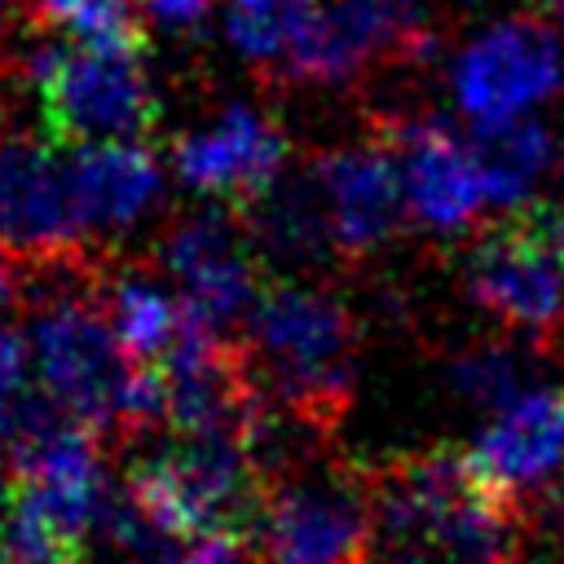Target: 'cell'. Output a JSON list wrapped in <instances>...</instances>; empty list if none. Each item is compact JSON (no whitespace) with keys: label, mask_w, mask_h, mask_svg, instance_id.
<instances>
[{"label":"cell","mask_w":564,"mask_h":564,"mask_svg":"<svg viewBox=\"0 0 564 564\" xmlns=\"http://www.w3.org/2000/svg\"><path fill=\"white\" fill-rule=\"evenodd\" d=\"M44 18L79 44L97 48H141V4L132 0H40Z\"/></svg>","instance_id":"cell-22"},{"label":"cell","mask_w":564,"mask_h":564,"mask_svg":"<svg viewBox=\"0 0 564 564\" xmlns=\"http://www.w3.org/2000/svg\"><path fill=\"white\" fill-rule=\"evenodd\" d=\"M308 181L322 198V212H326V225H330L339 256L379 251L401 229V220L410 216L401 163H397L388 141L335 145V150L313 159Z\"/></svg>","instance_id":"cell-12"},{"label":"cell","mask_w":564,"mask_h":564,"mask_svg":"<svg viewBox=\"0 0 564 564\" xmlns=\"http://www.w3.org/2000/svg\"><path fill=\"white\" fill-rule=\"evenodd\" d=\"M26 366H31V348L18 330L0 326V441H9L31 405L26 392Z\"/></svg>","instance_id":"cell-24"},{"label":"cell","mask_w":564,"mask_h":564,"mask_svg":"<svg viewBox=\"0 0 564 564\" xmlns=\"http://www.w3.org/2000/svg\"><path fill=\"white\" fill-rule=\"evenodd\" d=\"M260 564H370L375 485L348 467H300L264 489L251 524Z\"/></svg>","instance_id":"cell-6"},{"label":"cell","mask_w":564,"mask_h":564,"mask_svg":"<svg viewBox=\"0 0 564 564\" xmlns=\"http://www.w3.org/2000/svg\"><path fill=\"white\" fill-rule=\"evenodd\" d=\"M538 9H542V18H551L555 26H564V0H538Z\"/></svg>","instance_id":"cell-29"},{"label":"cell","mask_w":564,"mask_h":564,"mask_svg":"<svg viewBox=\"0 0 564 564\" xmlns=\"http://www.w3.org/2000/svg\"><path fill=\"white\" fill-rule=\"evenodd\" d=\"M247 207H251V225L247 229H251V238L264 251H273L282 260H295V264L335 256V238H330L322 198H317V189H313L308 176L278 181L273 189H264Z\"/></svg>","instance_id":"cell-19"},{"label":"cell","mask_w":564,"mask_h":564,"mask_svg":"<svg viewBox=\"0 0 564 564\" xmlns=\"http://www.w3.org/2000/svg\"><path fill=\"white\" fill-rule=\"evenodd\" d=\"M467 291L502 326L551 335L564 322V203H529L467 251Z\"/></svg>","instance_id":"cell-7"},{"label":"cell","mask_w":564,"mask_h":564,"mask_svg":"<svg viewBox=\"0 0 564 564\" xmlns=\"http://www.w3.org/2000/svg\"><path fill=\"white\" fill-rule=\"evenodd\" d=\"M26 75L44 132L57 145L137 141L159 119V97L141 48H97L62 35L31 48Z\"/></svg>","instance_id":"cell-5"},{"label":"cell","mask_w":564,"mask_h":564,"mask_svg":"<svg viewBox=\"0 0 564 564\" xmlns=\"http://www.w3.org/2000/svg\"><path fill=\"white\" fill-rule=\"evenodd\" d=\"M463 458L476 480L511 507L546 489L564 467V397L529 388L524 397L489 414Z\"/></svg>","instance_id":"cell-14"},{"label":"cell","mask_w":564,"mask_h":564,"mask_svg":"<svg viewBox=\"0 0 564 564\" xmlns=\"http://www.w3.org/2000/svg\"><path fill=\"white\" fill-rule=\"evenodd\" d=\"M476 150L489 176V194L494 207L502 212H520L533 203L538 181L555 167V137L542 119H516V123H498V128H476Z\"/></svg>","instance_id":"cell-18"},{"label":"cell","mask_w":564,"mask_h":564,"mask_svg":"<svg viewBox=\"0 0 564 564\" xmlns=\"http://www.w3.org/2000/svg\"><path fill=\"white\" fill-rule=\"evenodd\" d=\"M0 564H84V551L4 511L0 516Z\"/></svg>","instance_id":"cell-23"},{"label":"cell","mask_w":564,"mask_h":564,"mask_svg":"<svg viewBox=\"0 0 564 564\" xmlns=\"http://www.w3.org/2000/svg\"><path fill=\"white\" fill-rule=\"evenodd\" d=\"M163 564H247L242 538H198L185 551H172Z\"/></svg>","instance_id":"cell-26"},{"label":"cell","mask_w":564,"mask_h":564,"mask_svg":"<svg viewBox=\"0 0 564 564\" xmlns=\"http://www.w3.org/2000/svg\"><path fill=\"white\" fill-rule=\"evenodd\" d=\"M13 494H18V463H13V454L0 449V516L13 507Z\"/></svg>","instance_id":"cell-27"},{"label":"cell","mask_w":564,"mask_h":564,"mask_svg":"<svg viewBox=\"0 0 564 564\" xmlns=\"http://www.w3.org/2000/svg\"><path fill=\"white\" fill-rule=\"evenodd\" d=\"M322 0H225V35L247 62H286Z\"/></svg>","instance_id":"cell-20"},{"label":"cell","mask_w":564,"mask_h":564,"mask_svg":"<svg viewBox=\"0 0 564 564\" xmlns=\"http://www.w3.org/2000/svg\"><path fill=\"white\" fill-rule=\"evenodd\" d=\"M172 167L181 185L203 198L251 203L282 181L286 137L269 115L251 106H225L216 119L172 145Z\"/></svg>","instance_id":"cell-11"},{"label":"cell","mask_w":564,"mask_h":564,"mask_svg":"<svg viewBox=\"0 0 564 564\" xmlns=\"http://www.w3.org/2000/svg\"><path fill=\"white\" fill-rule=\"evenodd\" d=\"M458 110L476 128L529 119L564 88V48L538 18H507L458 48L449 66Z\"/></svg>","instance_id":"cell-8"},{"label":"cell","mask_w":564,"mask_h":564,"mask_svg":"<svg viewBox=\"0 0 564 564\" xmlns=\"http://www.w3.org/2000/svg\"><path fill=\"white\" fill-rule=\"evenodd\" d=\"M13 295H18V273H13V251L0 242V313L13 304Z\"/></svg>","instance_id":"cell-28"},{"label":"cell","mask_w":564,"mask_h":564,"mask_svg":"<svg viewBox=\"0 0 564 564\" xmlns=\"http://www.w3.org/2000/svg\"><path fill=\"white\" fill-rule=\"evenodd\" d=\"M529 357L511 344H494V339H480V344H467L454 361H449V388L458 392V401L494 414L502 405H511L516 397L529 392Z\"/></svg>","instance_id":"cell-21"},{"label":"cell","mask_w":564,"mask_h":564,"mask_svg":"<svg viewBox=\"0 0 564 564\" xmlns=\"http://www.w3.org/2000/svg\"><path fill=\"white\" fill-rule=\"evenodd\" d=\"M84 238L66 167L48 145L31 137L0 141V242L22 260H57L75 256Z\"/></svg>","instance_id":"cell-13"},{"label":"cell","mask_w":564,"mask_h":564,"mask_svg":"<svg viewBox=\"0 0 564 564\" xmlns=\"http://www.w3.org/2000/svg\"><path fill=\"white\" fill-rule=\"evenodd\" d=\"M370 564H516L511 502L458 454H410L375 480Z\"/></svg>","instance_id":"cell-2"},{"label":"cell","mask_w":564,"mask_h":564,"mask_svg":"<svg viewBox=\"0 0 564 564\" xmlns=\"http://www.w3.org/2000/svg\"><path fill=\"white\" fill-rule=\"evenodd\" d=\"M159 269L176 282L185 308L216 335L247 322L264 291L251 256V229L220 203L181 216L159 238Z\"/></svg>","instance_id":"cell-9"},{"label":"cell","mask_w":564,"mask_h":564,"mask_svg":"<svg viewBox=\"0 0 564 564\" xmlns=\"http://www.w3.org/2000/svg\"><path fill=\"white\" fill-rule=\"evenodd\" d=\"M101 300H106V313H110V326H115L123 352L137 366H163L194 322L181 291H167L163 282H154L137 269L115 273L101 286Z\"/></svg>","instance_id":"cell-17"},{"label":"cell","mask_w":564,"mask_h":564,"mask_svg":"<svg viewBox=\"0 0 564 564\" xmlns=\"http://www.w3.org/2000/svg\"><path fill=\"white\" fill-rule=\"evenodd\" d=\"M410 26L392 0H322L282 66L304 84H348L392 53Z\"/></svg>","instance_id":"cell-16"},{"label":"cell","mask_w":564,"mask_h":564,"mask_svg":"<svg viewBox=\"0 0 564 564\" xmlns=\"http://www.w3.org/2000/svg\"><path fill=\"white\" fill-rule=\"evenodd\" d=\"M383 141L401 163L405 207L423 229L449 238L471 229L494 207L476 141H463L454 128L432 119H397Z\"/></svg>","instance_id":"cell-10"},{"label":"cell","mask_w":564,"mask_h":564,"mask_svg":"<svg viewBox=\"0 0 564 564\" xmlns=\"http://www.w3.org/2000/svg\"><path fill=\"white\" fill-rule=\"evenodd\" d=\"M242 326V361L256 388L322 427L335 423L348 405L357 357L344 300L308 282H273L260 291Z\"/></svg>","instance_id":"cell-3"},{"label":"cell","mask_w":564,"mask_h":564,"mask_svg":"<svg viewBox=\"0 0 564 564\" xmlns=\"http://www.w3.org/2000/svg\"><path fill=\"white\" fill-rule=\"evenodd\" d=\"M123 489L172 542L242 538L264 502V476L251 449L229 436L172 432V441L132 463Z\"/></svg>","instance_id":"cell-4"},{"label":"cell","mask_w":564,"mask_h":564,"mask_svg":"<svg viewBox=\"0 0 564 564\" xmlns=\"http://www.w3.org/2000/svg\"><path fill=\"white\" fill-rule=\"evenodd\" d=\"M84 234H128L163 198V167L137 141H88L62 159Z\"/></svg>","instance_id":"cell-15"},{"label":"cell","mask_w":564,"mask_h":564,"mask_svg":"<svg viewBox=\"0 0 564 564\" xmlns=\"http://www.w3.org/2000/svg\"><path fill=\"white\" fill-rule=\"evenodd\" d=\"M560 397H564V388H560Z\"/></svg>","instance_id":"cell-31"},{"label":"cell","mask_w":564,"mask_h":564,"mask_svg":"<svg viewBox=\"0 0 564 564\" xmlns=\"http://www.w3.org/2000/svg\"><path fill=\"white\" fill-rule=\"evenodd\" d=\"M392 4H397V9H401L410 22H414V13H419V0H392Z\"/></svg>","instance_id":"cell-30"},{"label":"cell","mask_w":564,"mask_h":564,"mask_svg":"<svg viewBox=\"0 0 564 564\" xmlns=\"http://www.w3.org/2000/svg\"><path fill=\"white\" fill-rule=\"evenodd\" d=\"M220 0H141V18L167 35H194L207 26Z\"/></svg>","instance_id":"cell-25"},{"label":"cell","mask_w":564,"mask_h":564,"mask_svg":"<svg viewBox=\"0 0 564 564\" xmlns=\"http://www.w3.org/2000/svg\"><path fill=\"white\" fill-rule=\"evenodd\" d=\"M26 348L40 397L97 436H137L163 419L167 392L159 366H137L106 313L101 291L75 256L31 264Z\"/></svg>","instance_id":"cell-1"}]
</instances>
